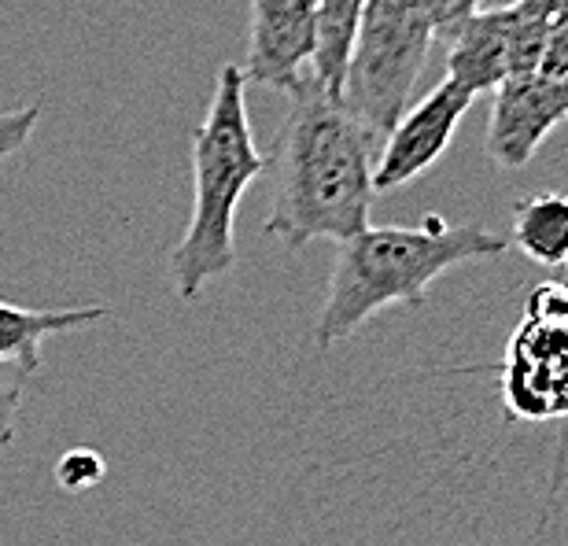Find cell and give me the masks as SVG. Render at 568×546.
<instances>
[{
	"label": "cell",
	"mask_w": 568,
	"mask_h": 546,
	"mask_svg": "<svg viewBox=\"0 0 568 546\" xmlns=\"http://www.w3.org/2000/svg\"><path fill=\"white\" fill-rule=\"evenodd\" d=\"M108 322L104 303L60 306V311H33L0 300V366H16L19 377H33L41 370V344L49 336L82 333Z\"/></svg>",
	"instance_id": "obj_10"
},
{
	"label": "cell",
	"mask_w": 568,
	"mask_h": 546,
	"mask_svg": "<svg viewBox=\"0 0 568 546\" xmlns=\"http://www.w3.org/2000/svg\"><path fill=\"white\" fill-rule=\"evenodd\" d=\"M436 41L422 0H366L344 74V104L377 141L399 122Z\"/></svg>",
	"instance_id": "obj_4"
},
{
	"label": "cell",
	"mask_w": 568,
	"mask_h": 546,
	"mask_svg": "<svg viewBox=\"0 0 568 546\" xmlns=\"http://www.w3.org/2000/svg\"><path fill=\"white\" fill-rule=\"evenodd\" d=\"M19 414H22V392L19 384L0 381V447H11L19 436Z\"/></svg>",
	"instance_id": "obj_16"
},
{
	"label": "cell",
	"mask_w": 568,
	"mask_h": 546,
	"mask_svg": "<svg viewBox=\"0 0 568 546\" xmlns=\"http://www.w3.org/2000/svg\"><path fill=\"white\" fill-rule=\"evenodd\" d=\"M480 4H484V0H422V8H425V16H428L432 33H436V38H450V33L458 30L465 19L480 11Z\"/></svg>",
	"instance_id": "obj_15"
},
{
	"label": "cell",
	"mask_w": 568,
	"mask_h": 546,
	"mask_svg": "<svg viewBox=\"0 0 568 546\" xmlns=\"http://www.w3.org/2000/svg\"><path fill=\"white\" fill-rule=\"evenodd\" d=\"M266 166L247 115V78L241 63H225L200 127L192 130V211L170 252V281L181 303H196L207 284L233 273L236 211Z\"/></svg>",
	"instance_id": "obj_3"
},
{
	"label": "cell",
	"mask_w": 568,
	"mask_h": 546,
	"mask_svg": "<svg viewBox=\"0 0 568 546\" xmlns=\"http://www.w3.org/2000/svg\"><path fill=\"white\" fill-rule=\"evenodd\" d=\"M104 458L93 451V447H74L67 451L60 465H55V481H60L63 492H89V487H97L100 481H104Z\"/></svg>",
	"instance_id": "obj_13"
},
{
	"label": "cell",
	"mask_w": 568,
	"mask_h": 546,
	"mask_svg": "<svg viewBox=\"0 0 568 546\" xmlns=\"http://www.w3.org/2000/svg\"><path fill=\"white\" fill-rule=\"evenodd\" d=\"M473 93L458 82L443 78L428 97L406 108L399 122L381 141L377 163H373V192H399L417 181L443 159L458 133L465 111L473 108Z\"/></svg>",
	"instance_id": "obj_6"
},
{
	"label": "cell",
	"mask_w": 568,
	"mask_h": 546,
	"mask_svg": "<svg viewBox=\"0 0 568 546\" xmlns=\"http://www.w3.org/2000/svg\"><path fill=\"white\" fill-rule=\"evenodd\" d=\"M377 136L351 115L344 97L306 82L292 97L266 163H274V203L266 236L288 252L314 241L344 244L369 225Z\"/></svg>",
	"instance_id": "obj_1"
},
{
	"label": "cell",
	"mask_w": 568,
	"mask_h": 546,
	"mask_svg": "<svg viewBox=\"0 0 568 546\" xmlns=\"http://www.w3.org/2000/svg\"><path fill=\"white\" fill-rule=\"evenodd\" d=\"M565 266H568V259H565Z\"/></svg>",
	"instance_id": "obj_17"
},
{
	"label": "cell",
	"mask_w": 568,
	"mask_h": 546,
	"mask_svg": "<svg viewBox=\"0 0 568 546\" xmlns=\"http://www.w3.org/2000/svg\"><path fill=\"white\" fill-rule=\"evenodd\" d=\"M506 236L487 225H450L443 214H425L422 225H366L336 244L314 347L333 351L392 306H425L432 281L462 263L506 255Z\"/></svg>",
	"instance_id": "obj_2"
},
{
	"label": "cell",
	"mask_w": 568,
	"mask_h": 546,
	"mask_svg": "<svg viewBox=\"0 0 568 546\" xmlns=\"http://www.w3.org/2000/svg\"><path fill=\"white\" fill-rule=\"evenodd\" d=\"M447 78L473 97L495 93L509 78L514 55V8H480L447 38Z\"/></svg>",
	"instance_id": "obj_9"
},
{
	"label": "cell",
	"mask_w": 568,
	"mask_h": 546,
	"mask_svg": "<svg viewBox=\"0 0 568 546\" xmlns=\"http://www.w3.org/2000/svg\"><path fill=\"white\" fill-rule=\"evenodd\" d=\"M568 119V67L558 74L509 78L495 89L487 155L503 170L531 163L539 144Z\"/></svg>",
	"instance_id": "obj_8"
},
{
	"label": "cell",
	"mask_w": 568,
	"mask_h": 546,
	"mask_svg": "<svg viewBox=\"0 0 568 546\" xmlns=\"http://www.w3.org/2000/svg\"><path fill=\"white\" fill-rule=\"evenodd\" d=\"M362 8L366 0H317V52L311 63V85L328 97H344V74Z\"/></svg>",
	"instance_id": "obj_12"
},
{
	"label": "cell",
	"mask_w": 568,
	"mask_h": 546,
	"mask_svg": "<svg viewBox=\"0 0 568 546\" xmlns=\"http://www.w3.org/2000/svg\"><path fill=\"white\" fill-rule=\"evenodd\" d=\"M41 115H44L41 100H33V104L16 108V111H0V166L30 144L33 130L41 127Z\"/></svg>",
	"instance_id": "obj_14"
},
{
	"label": "cell",
	"mask_w": 568,
	"mask_h": 546,
	"mask_svg": "<svg viewBox=\"0 0 568 546\" xmlns=\"http://www.w3.org/2000/svg\"><path fill=\"white\" fill-rule=\"evenodd\" d=\"M503 406L517 421L568 417V281L528 292L503 362Z\"/></svg>",
	"instance_id": "obj_5"
},
{
	"label": "cell",
	"mask_w": 568,
	"mask_h": 546,
	"mask_svg": "<svg viewBox=\"0 0 568 546\" xmlns=\"http://www.w3.org/2000/svg\"><path fill=\"white\" fill-rule=\"evenodd\" d=\"M509 244L520 247L539 266H565L568 259V196L539 192L514 208V236Z\"/></svg>",
	"instance_id": "obj_11"
},
{
	"label": "cell",
	"mask_w": 568,
	"mask_h": 546,
	"mask_svg": "<svg viewBox=\"0 0 568 546\" xmlns=\"http://www.w3.org/2000/svg\"><path fill=\"white\" fill-rule=\"evenodd\" d=\"M317 52V0H252L247 22V85H266L274 93L295 97L311 82Z\"/></svg>",
	"instance_id": "obj_7"
}]
</instances>
